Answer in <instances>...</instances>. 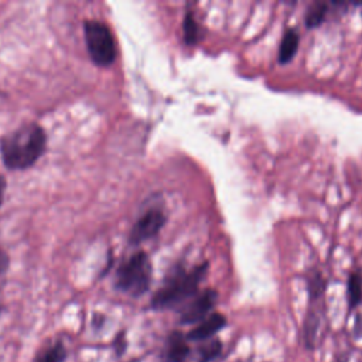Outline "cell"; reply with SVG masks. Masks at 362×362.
Here are the masks:
<instances>
[{"instance_id":"6da1fadb","label":"cell","mask_w":362,"mask_h":362,"mask_svg":"<svg viewBox=\"0 0 362 362\" xmlns=\"http://www.w3.org/2000/svg\"><path fill=\"white\" fill-rule=\"evenodd\" d=\"M45 133L38 124H24L0 141V153L6 167L24 170L31 167L44 153Z\"/></svg>"},{"instance_id":"7a4b0ae2","label":"cell","mask_w":362,"mask_h":362,"mask_svg":"<svg viewBox=\"0 0 362 362\" xmlns=\"http://www.w3.org/2000/svg\"><path fill=\"white\" fill-rule=\"evenodd\" d=\"M208 264L202 263L192 270H177L165 281V284L154 294L151 305L157 310L173 308L187 298L192 297L197 290L201 279L206 272Z\"/></svg>"},{"instance_id":"3957f363","label":"cell","mask_w":362,"mask_h":362,"mask_svg":"<svg viewBox=\"0 0 362 362\" xmlns=\"http://www.w3.org/2000/svg\"><path fill=\"white\" fill-rule=\"evenodd\" d=\"M151 280V263L144 252H136L116 272L115 286L117 290L137 297L147 291Z\"/></svg>"},{"instance_id":"277c9868","label":"cell","mask_w":362,"mask_h":362,"mask_svg":"<svg viewBox=\"0 0 362 362\" xmlns=\"http://www.w3.org/2000/svg\"><path fill=\"white\" fill-rule=\"evenodd\" d=\"M85 41L90 59L99 66H109L116 59V44L110 28L98 20L83 23Z\"/></svg>"},{"instance_id":"5b68a950","label":"cell","mask_w":362,"mask_h":362,"mask_svg":"<svg viewBox=\"0 0 362 362\" xmlns=\"http://www.w3.org/2000/svg\"><path fill=\"white\" fill-rule=\"evenodd\" d=\"M164 223H165V214L161 209H157V208L148 209L133 225L129 235V242L132 245H140L141 242L156 236L161 230Z\"/></svg>"},{"instance_id":"8992f818","label":"cell","mask_w":362,"mask_h":362,"mask_svg":"<svg viewBox=\"0 0 362 362\" xmlns=\"http://www.w3.org/2000/svg\"><path fill=\"white\" fill-rule=\"evenodd\" d=\"M216 291L205 290L199 296H197L182 311L181 322L192 324L204 320L206 314L212 310L214 304L216 303Z\"/></svg>"},{"instance_id":"52a82bcc","label":"cell","mask_w":362,"mask_h":362,"mask_svg":"<svg viewBox=\"0 0 362 362\" xmlns=\"http://www.w3.org/2000/svg\"><path fill=\"white\" fill-rule=\"evenodd\" d=\"M226 324V320L222 314H211L209 317H206L205 320L201 321V324H198L194 329H191L187 335L188 339L192 341H202L209 338L211 335H214L215 332H218L221 328H223V325Z\"/></svg>"},{"instance_id":"ba28073f","label":"cell","mask_w":362,"mask_h":362,"mask_svg":"<svg viewBox=\"0 0 362 362\" xmlns=\"http://www.w3.org/2000/svg\"><path fill=\"white\" fill-rule=\"evenodd\" d=\"M188 355V345L185 339L178 334L174 332L167 344L165 349V359L168 362H182Z\"/></svg>"},{"instance_id":"9c48e42d","label":"cell","mask_w":362,"mask_h":362,"mask_svg":"<svg viewBox=\"0 0 362 362\" xmlns=\"http://www.w3.org/2000/svg\"><path fill=\"white\" fill-rule=\"evenodd\" d=\"M298 34L296 30L288 28L283 34L280 48H279V61L280 62H288L297 52L298 48Z\"/></svg>"},{"instance_id":"30bf717a","label":"cell","mask_w":362,"mask_h":362,"mask_svg":"<svg viewBox=\"0 0 362 362\" xmlns=\"http://www.w3.org/2000/svg\"><path fill=\"white\" fill-rule=\"evenodd\" d=\"M327 14V4L325 3H314L308 7L305 13V25L308 28L317 27L321 24Z\"/></svg>"},{"instance_id":"8fae6325","label":"cell","mask_w":362,"mask_h":362,"mask_svg":"<svg viewBox=\"0 0 362 362\" xmlns=\"http://www.w3.org/2000/svg\"><path fill=\"white\" fill-rule=\"evenodd\" d=\"M184 41L187 44H195L199 40V27L197 21L194 20V16L191 13H187L184 17Z\"/></svg>"},{"instance_id":"7c38bea8","label":"cell","mask_w":362,"mask_h":362,"mask_svg":"<svg viewBox=\"0 0 362 362\" xmlns=\"http://www.w3.org/2000/svg\"><path fill=\"white\" fill-rule=\"evenodd\" d=\"M348 297H349V305L351 307L358 305V303L361 301V297H362V279L356 273H352L349 276Z\"/></svg>"},{"instance_id":"4fadbf2b","label":"cell","mask_w":362,"mask_h":362,"mask_svg":"<svg viewBox=\"0 0 362 362\" xmlns=\"http://www.w3.org/2000/svg\"><path fill=\"white\" fill-rule=\"evenodd\" d=\"M65 356V351L62 348V345H55L52 348H49L48 351H45L41 358L38 359V362H62Z\"/></svg>"},{"instance_id":"5bb4252c","label":"cell","mask_w":362,"mask_h":362,"mask_svg":"<svg viewBox=\"0 0 362 362\" xmlns=\"http://www.w3.org/2000/svg\"><path fill=\"white\" fill-rule=\"evenodd\" d=\"M221 351V342L219 341H211L209 344H205L199 354H201V362H208L211 359H214Z\"/></svg>"},{"instance_id":"9a60e30c","label":"cell","mask_w":362,"mask_h":362,"mask_svg":"<svg viewBox=\"0 0 362 362\" xmlns=\"http://www.w3.org/2000/svg\"><path fill=\"white\" fill-rule=\"evenodd\" d=\"M8 267V256L4 250L0 249V274H3Z\"/></svg>"},{"instance_id":"2e32d148","label":"cell","mask_w":362,"mask_h":362,"mask_svg":"<svg viewBox=\"0 0 362 362\" xmlns=\"http://www.w3.org/2000/svg\"><path fill=\"white\" fill-rule=\"evenodd\" d=\"M4 188H6V181H4V178L0 175V205H1V201H3Z\"/></svg>"}]
</instances>
